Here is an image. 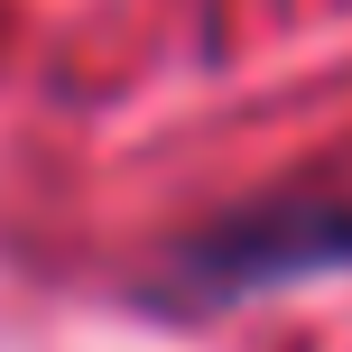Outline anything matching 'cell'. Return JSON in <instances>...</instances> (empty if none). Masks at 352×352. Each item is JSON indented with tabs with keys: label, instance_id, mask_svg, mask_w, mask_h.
Returning a JSON list of instances; mask_svg holds the SVG:
<instances>
[{
	"label": "cell",
	"instance_id": "6da1fadb",
	"mask_svg": "<svg viewBox=\"0 0 352 352\" xmlns=\"http://www.w3.org/2000/svg\"><path fill=\"white\" fill-rule=\"evenodd\" d=\"M352 260V213L334 204H278V213H241V223H213L204 241L176 260V278L195 287V306H223L241 287L269 278H306V269Z\"/></svg>",
	"mask_w": 352,
	"mask_h": 352
}]
</instances>
